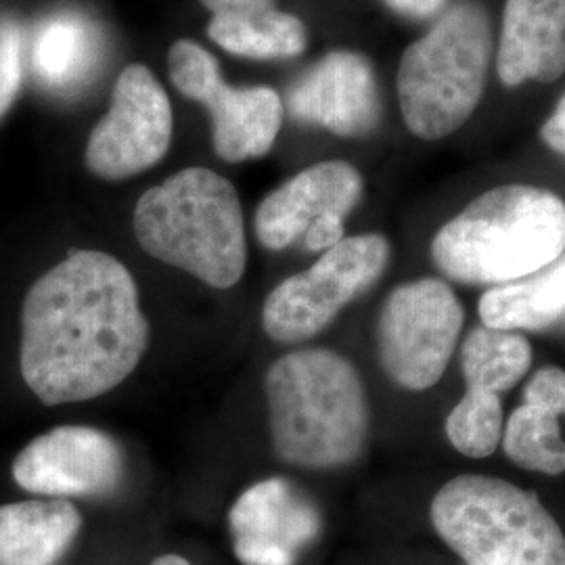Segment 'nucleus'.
<instances>
[{
    "mask_svg": "<svg viewBox=\"0 0 565 565\" xmlns=\"http://www.w3.org/2000/svg\"><path fill=\"white\" fill-rule=\"evenodd\" d=\"M497 67L509 88L559 81L565 74V0H507Z\"/></svg>",
    "mask_w": 565,
    "mask_h": 565,
    "instance_id": "obj_15",
    "label": "nucleus"
},
{
    "mask_svg": "<svg viewBox=\"0 0 565 565\" xmlns=\"http://www.w3.org/2000/svg\"><path fill=\"white\" fill-rule=\"evenodd\" d=\"M235 555L243 565H296L321 532V515L282 478L249 486L228 513Z\"/></svg>",
    "mask_w": 565,
    "mask_h": 565,
    "instance_id": "obj_12",
    "label": "nucleus"
},
{
    "mask_svg": "<svg viewBox=\"0 0 565 565\" xmlns=\"http://www.w3.org/2000/svg\"><path fill=\"white\" fill-rule=\"evenodd\" d=\"M446 436L465 457H490L503 436L501 396L467 390L463 398L446 417Z\"/></svg>",
    "mask_w": 565,
    "mask_h": 565,
    "instance_id": "obj_22",
    "label": "nucleus"
},
{
    "mask_svg": "<svg viewBox=\"0 0 565 565\" xmlns=\"http://www.w3.org/2000/svg\"><path fill=\"white\" fill-rule=\"evenodd\" d=\"M149 321L130 270L72 249L21 303V377L41 403H86L126 382L147 352Z\"/></svg>",
    "mask_w": 565,
    "mask_h": 565,
    "instance_id": "obj_1",
    "label": "nucleus"
},
{
    "mask_svg": "<svg viewBox=\"0 0 565 565\" xmlns=\"http://www.w3.org/2000/svg\"><path fill=\"white\" fill-rule=\"evenodd\" d=\"M463 329V308L440 279L396 287L377 321L380 363L404 390L422 392L443 380Z\"/></svg>",
    "mask_w": 565,
    "mask_h": 565,
    "instance_id": "obj_8",
    "label": "nucleus"
},
{
    "mask_svg": "<svg viewBox=\"0 0 565 565\" xmlns=\"http://www.w3.org/2000/svg\"><path fill=\"white\" fill-rule=\"evenodd\" d=\"M390 263V243L369 233L343 237L308 270L287 277L264 300V333L279 343L319 335L352 300L371 289Z\"/></svg>",
    "mask_w": 565,
    "mask_h": 565,
    "instance_id": "obj_7",
    "label": "nucleus"
},
{
    "mask_svg": "<svg viewBox=\"0 0 565 565\" xmlns=\"http://www.w3.org/2000/svg\"><path fill=\"white\" fill-rule=\"evenodd\" d=\"M23 41L20 21L0 15V120L7 116L20 93Z\"/></svg>",
    "mask_w": 565,
    "mask_h": 565,
    "instance_id": "obj_23",
    "label": "nucleus"
},
{
    "mask_svg": "<svg viewBox=\"0 0 565 565\" xmlns=\"http://www.w3.org/2000/svg\"><path fill=\"white\" fill-rule=\"evenodd\" d=\"M541 139L545 141L546 147L565 156V95L562 102L557 103L555 111L543 124Z\"/></svg>",
    "mask_w": 565,
    "mask_h": 565,
    "instance_id": "obj_26",
    "label": "nucleus"
},
{
    "mask_svg": "<svg viewBox=\"0 0 565 565\" xmlns=\"http://www.w3.org/2000/svg\"><path fill=\"white\" fill-rule=\"evenodd\" d=\"M168 74L186 99L210 109L212 142L221 160H258L273 149L282 124L281 97L273 88L224 84L216 57L193 41L172 44Z\"/></svg>",
    "mask_w": 565,
    "mask_h": 565,
    "instance_id": "obj_9",
    "label": "nucleus"
},
{
    "mask_svg": "<svg viewBox=\"0 0 565 565\" xmlns=\"http://www.w3.org/2000/svg\"><path fill=\"white\" fill-rule=\"evenodd\" d=\"M270 443L282 463L329 469L354 463L369 436V401L354 364L324 348L275 361L264 380Z\"/></svg>",
    "mask_w": 565,
    "mask_h": 565,
    "instance_id": "obj_2",
    "label": "nucleus"
},
{
    "mask_svg": "<svg viewBox=\"0 0 565 565\" xmlns=\"http://www.w3.org/2000/svg\"><path fill=\"white\" fill-rule=\"evenodd\" d=\"M392 11L411 20H427L436 15L446 4V0H385Z\"/></svg>",
    "mask_w": 565,
    "mask_h": 565,
    "instance_id": "obj_27",
    "label": "nucleus"
},
{
    "mask_svg": "<svg viewBox=\"0 0 565 565\" xmlns=\"http://www.w3.org/2000/svg\"><path fill=\"white\" fill-rule=\"evenodd\" d=\"M81 527V511L63 499L2 505L0 565H55Z\"/></svg>",
    "mask_w": 565,
    "mask_h": 565,
    "instance_id": "obj_17",
    "label": "nucleus"
},
{
    "mask_svg": "<svg viewBox=\"0 0 565 565\" xmlns=\"http://www.w3.org/2000/svg\"><path fill=\"white\" fill-rule=\"evenodd\" d=\"M492 57V25L478 2L446 11L424 39L404 51L398 102L408 130L440 141L471 118L484 95Z\"/></svg>",
    "mask_w": 565,
    "mask_h": 565,
    "instance_id": "obj_5",
    "label": "nucleus"
},
{
    "mask_svg": "<svg viewBox=\"0 0 565 565\" xmlns=\"http://www.w3.org/2000/svg\"><path fill=\"white\" fill-rule=\"evenodd\" d=\"M429 515L465 565H565V534L555 518L505 480L459 476L438 490Z\"/></svg>",
    "mask_w": 565,
    "mask_h": 565,
    "instance_id": "obj_6",
    "label": "nucleus"
},
{
    "mask_svg": "<svg viewBox=\"0 0 565 565\" xmlns=\"http://www.w3.org/2000/svg\"><path fill=\"white\" fill-rule=\"evenodd\" d=\"M343 239V218L327 216L319 223L312 224L310 231L303 235V243L310 252H327L335 247Z\"/></svg>",
    "mask_w": 565,
    "mask_h": 565,
    "instance_id": "obj_24",
    "label": "nucleus"
},
{
    "mask_svg": "<svg viewBox=\"0 0 565 565\" xmlns=\"http://www.w3.org/2000/svg\"><path fill=\"white\" fill-rule=\"evenodd\" d=\"M151 565H191L181 555H162Z\"/></svg>",
    "mask_w": 565,
    "mask_h": 565,
    "instance_id": "obj_28",
    "label": "nucleus"
},
{
    "mask_svg": "<svg viewBox=\"0 0 565 565\" xmlns=\"http://www.w3.org/2000/svg\"><path fill=\"white\" fill-rule=\"evenodd\" d=\"M11 473L15 484L39 497H103L121 482L124 452L97 427L60 425L23 448Z\"/></svg>",
    "mask_w": 565,
    "mask_h": 565,
    "instance_id": "obj_11",
    "label": "nucleus"
},
{
    "mask_svg": "<svg viewBox=\"0 0 565 565\" xmlns=\"http://www.w3.org/2000/svg\"><path fill=\"white\" fill-rule=\"evenodd\" d=\"M363 189V177L352 163H315L264 198L254 218L256 237L266 249L281 252L321 218H345L361 202Z\"/></svg>",
    "mask_w": 565,
    "mask_h": 565,
    "instance_id": "obj_14",
    "label": "nucleus"
},
{
    "mask_svg": "<svg viewBox=\"0 0 565 565\" xmlns=\"http://www.w3.org/2000/svg\"><path fill=\"white\" fill-rule=\"evenodd\" d=\"M99 51V34L90 21L78 13H53L34 34L32 67L44 86L67 93L93 74Z\"/></svg>",
    "mask_w": 565,
    "mask_h": 565,
    "instance_id": "obj_18",
    "label": "nucleus"
},
{
    "mask_svg": "<svg viewBox=\"0 0 565 565\" xmlns=\"http://www.w3.org/2000/svg\"><path fill=\"white\" fill-rule=\"evenodd\" d=\"M296 120L319 124L338 137H364L382 120L373 65L352 51H333L310 67L289 90Z\"/></svg>",
    "mask_w": 565,
    "mask_h": 565,
    "instance_id": "obj_13",
    "label": "nucleus"
},
{
    "mask_svg": "<svg viewBox=\"0 0 565 565\" xmlns=\"http://www.w3.org/2000/svg\"><path fill=\"white\" fill-rule=\"evenodd\" d=\"M564 252V200L530 184L486 191L431 242L436 266L452 281L467 285L520 281Z\"/></svg>",
    "mask_w": 565,
    "mask_h": 565,
    "instance_id": "obj_3",
    "label": "nucleus"
},
{
    "mask_svg": "<svg viewBox=\"0 0 565 565\" xmlns=\"http://www.w3.org/2000/svg\"><path fill=\"white\" fill-rule=\"evenodd\" d=\"M132 226L151 258L216 289L242 281L247 266L242 200L218 172L184 168L151 186L135 207Z\"/></svg>",
    "mask_w": 565,
    "mask_h": 565,
    "instance_id": "obj_4",
    "label": "nucleus"
},
{
    "mask_svg": "<svg viewBox=\"0 0 565 565\" xmlns=\"http://www.w3.org/2000/svg\"><path fill=\"white\" fill-rule=\"evenodd\" d=\"M507 457L527 471H565V371L541 369L525 387L524 404L507 424Z\"/></svg>",
    "mask_w": 565,
    "mask_h": 565,
    "instance_id": "obj_16",
    "label": "nucleus"
},
{
    "mask_svg": "<svg viewBox=\"0 0 565 565\" xmlns=\"http://www.w3.org/2000/svg\"><path fill=\"white\" fill-rule=\"evenodd\" d=\"M172 105L153 72L128 65L114 86L109 111L88 135L84 162L103 181H126L162 162L172 142Z\"/></svg>",
    "mask_w": 565,
    "mask_h": 565,
    "instance_id": "obj_10",
    "label": "nucleus"
},
{
    "mask_svg": "<svg viewBox=\"0 0 565 565\" xmlns=\"http://www.w3.org/2000/svg\"><path fill=\"white\" fill-rule=\"evenodd\" d=\"M486 327L545 329L565 312V256L527 279L488 289L480 300Z\"/></svg>",
    "mask_w": 565,
    "mask_h": 565,
    "instance_id": "obj_19",
    "label": "nucleus"
},
{
    "mask_svg": "<svg viewBox=\"0 0 565 565\" xmlns=\"http://www.w3.org/2000/svg\"><path fill=\"white\" fill-rule=\"evenodd\" d=\"M532 364V345L515 331L492 327L473 329L461 350L467 390L501 396L518 384Z\"/></svg>",
    "mask_w": 565,
    "mask_h": 565,
    "instance_id": "obj_21",
    "label": "nucleus"
},
{
    "mask_svg": "<svg viewBox=\"0 0 565 565\" xmlns=\"http://www.w3.org/2000/svg\"><path fill=\"white\" fill-rule=\"evenodd\" d=\"M207 36L226 53L247 60H289L302 55L308 30L302 21L277 7L243 15H214Z\"/></svg>",
    "mask_w": 565,
    "mask_h": 565,
    "instance_id": "obj_20",
    "label": "nucleus"
},
{
    "mask_svg": "<svg viewBox=\"0 0 565 565\" xmlns=\"http://www.w3.org/2000/svg\"><path fill=\"white\" fill-rule=\"evenodd\" d=\"M212 15H243L266 11L275 7V0H200Z\"/></svg>",
    "mask_w": 565,
    "mask_h": 565,
    "instance_id": "obj_25",
    "label": "nucleus"
}]
</instances>
